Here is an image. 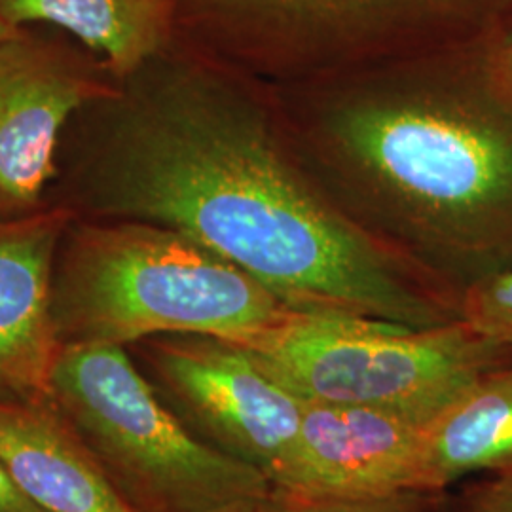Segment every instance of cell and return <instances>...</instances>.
I'll list each match as a JSON object with an SVG mask.
<instances>
[{
  "label": "cell",
  "mask_w": 512,
  "mask_h": 512,
  "mask_svg": "<svg viewBox=\"0 0 512 512\" xmlns=\"http://www.w3.org/2000/svg\"><path fill=\"white\" fill-rule=\"evenodd\" d=\"M48 202L177 230L289 310L429 329L461 294L368 238L310 177L272 88L181 38L69 120Z\"/></svg>",
  "instance_id": "obj_1"
},
{
  "label": "cell",
  "mask_w": 512,
  "mask_h": 512,
  "mask_svg": "<svg viewBox=\"0 0 512 512\" xmlns=\"http://www.w3.org/2000/svg\"><path fill=\"white\" fill-rule=\"evenodd\" d=\"M497 35L272 88L336 209L459 294L512 270V84Z\"/></svg>",
  "instance_id": "obj_2"
},
{
  "label": "cell",
  "mask_w": 512,
  "mask_h": 512,
  "mask_svg": "<svg viewBox=\"0 0 512 512\" xmlns=\"http://www.w3.org/2000/svg\"><path fill=\"white\" fill-rule=\"evenodd\" d=\"M287 311L255 277L160 224L73 217L55 253L52 317L61 346L131 348L164 334L239 344Z\"/></svg>",
  "instance_id": "obj_3"
},
{
  "label": "cell",
  "mask_w": 512,
  "mask_h": 512,
  "mask_svg": "<svg viewBox=\"0 0 512 512\" xmlns=\"http://www.w3.org/2000/svg\"><path fill=\"white\" fill-rule=\"evenodd\" d=\"M175 37L287 88L499 33L512 0H165Z\"/></svg>",
  "instance_id": "obj_4"
},
{
  "label": "cell",
  "mask_w": 512,
  "mask_h": 512,
  "mask_svg": "<svg viewBox=\"0 0 512 512\" xmlns=\"http://www.w3.org/2000/svg\"><path fill=\"white\" fill-rule=\"evenodd\" d=\"M52 401L135 512H266L275 488L194 435L128 348L59 351Z\"/></svg>",
  "instance_id": "obj_5"
},
{
  "label": "cell",
  "mask_w": 512,
  "mask_h": 512,
  "mask_svg": "<svg viewBox=\"0 0 512 512\" xmlns=\"http://www.w3.org/2000/svg\"><path fill=\"white\" fill-rule=\"evenodd\" d=\"M239 346L306 403L368 406L421 425L439 418L486 374L512 363L509 349L463 319L412 329L291 310Z\"/></svg>",
  "instance_id": "obj_6"
},
{
  "label": "cell",
  "mask_w": 512,
  "mask_h": 512,
  "mask_svg": "<svg viewBox=\"0 0 512 512\" xmlns=\"http://www.w3.org/2000/svg\"><path fill=\"white\" fill-rule=\"evenodd\" d=\"M128 349L194 435L266 476L275 492H291L304 403L247 349L205 334H164Z\"/></svg>",
  "instance_id": "obj_7"
},
{
  "label": "cell",
  "mask_w": 512,
  "mask_h": 512,
  "mask_svg": "<svg viewBox=\"0 0 512 512\" xmlns=\"http://www.w3.org/2000/svg\"><path fill=\"white\" fill-rule=\"evenodd\" d=\"M114 82L99 55L54 27L0 38V220L48 203L63 131Z\"/></svg>",
  "instance_id": "obj_8"
},
{
  "label": "cell",
  "mask_w": 512,
  "mask_h": 512,
  "mask_svg": "<svg viewBox=\"0 0 512 512\" xmlns=\"http://www.w3.org/2000/svg\"><path fill=\"white\" fill-rule=\"evenodd\" d=\"M302 403L293 488L281 494H427V425L368 406Z\"/></svg>",
  "instance_id": "obj_9"
},
{
  "label": "cell",
  "mask_w": 512,
  "mask_h": 512,
  "mask_svg": "<svg viewBox=\"0 0 512 512\" xmlns=\"http://www.w3.org/2000/svg\"><path fill=\"white\" fill-rule=\"evenodd\" d=\"M71 209L48 202L0 220V403L52 399L61 351L52 317V275Z\"/></svg>",
  "instance_id": "obj_10"
},
{
  "label": "cell",
  "mask_w": 512,
  "mask_h": 512,
  "mask_svg": "<svg viewBox=\"0 0 512 512\" xmlns=\"http://www.w3.org/2000/svg\"><path fill=\"white\" fill-rule=\"evenodd\" d=\"M0 459L48 512H135L52 399L0 403Z\"/></svg>",
  "instance_id": "obj_11"
},
{
  "label": "cell",
  "mask_w": 512,
  "mask_h": 512,
  "mask_svg": "<svg viewBox=\"0 0 512 512\" xmlns=\"http://www.w3.org/2000/svg\"><path fill=\"white\" fill-rule=\"evenodd\" d=\"M0 23L54 27L99 55L114 78L175 38L165 0H0Z\"/></svg>",
  "instance_id": "obj_12"
},
{
  "label": "cell",
  "mask_w": 512,
  "mask_h": 512,
  "mask_svg": "<svg viewBox=\"0 0 512 512\" xmlns=\"http://www.w3.org/2000/svg\"><path fill=\"white\" fill-rule=\"evenodd\" d=\"M480 473L512 475V363L495 368L425 431V490Z\"/></svg>",
  "instance_id": "obj_13"
},
{
  "label": "cell",
  "mask_w": 512,
  "mask_h": 512,
  "mask_svg": "<svg viewBox=\"0 0 512 512\" xmlns=\"http://www.w3.org/2000/svg\"><path fill=\"white\" fill-rule=\"evenodd\" d=\"M461 319L512 353V270L488 275L461 293Z\"/></svg>",
  "instance_id": "obj_14"
},
{
  "label": "cell",
  "mask_w": 512,
  "mask_h": 512,
  "mask_svg": "<svg viewBox=\"0 0 512 512\" xmlns=\"http://www.w3.org/2000/svg\"><path fill=\"white\" fill-rule=\"evenodd\" d=\"M421 492L376 495H293L275 492L266 512H425Z\"/></svg>",
  "instance_id": "obj_15"
},
{
  "label": "cell",
  "mask_w": 512,
  "mask_h": 512,
  "mask_svg": "<svg viewBox=\"0 0 512 512\" xmlns=\"http://www.w3.org/2000/svg\"><path fill=\"white\" fill-rule=\"evenodd\" d=\"M465 512H512V476H495L492 482L478 486Z\"/></svg>",
  "instance_id": "obj_16"
},
{
  "label": "cell",
  "mask_w": 512,
  "mask_h": 512,
  "mask_svg": "<svg viewBox=\"0 0 512 512\" xmlns=\"http://www.w3.org/2000/svg\"><path fill=\"white\" fill-rule=\"evenodd\" d=\"M0 512H48L37 505L0 459Z\"/></svg>",
  "instance_id": "obj_17"
},
{
  "label": "cell",
  "mask_w": 512,
  "mask_h": 512,
  "mask_svg": "<svg viewBox=\"0 0 512 512\" xmlns=\"http://www.w3.org/2000/svg\"><path fill=\"white\" fill-rule=\"evenodd\" d=\"M497 52H499L503 71L509 76L512 84V19L497 35Z\"/></svg>",
  "instance_id": "obj_18"
},
{
  "label": "cell",
  "mask_w": 512,
  "mask_h": 512,
  "mask_svg": "<svg viewBox=\"0 0 512 512\" xmlns=\"http://www.w3.org/2000/svg\"><path fill=\"white\" fill-rule=\"evenodd\" d=\"M16 27H8V25H4V23H0V38L6 37L8 33H12Z\"/></svg>",
  "instance_id": "obj_19"
},
{
  "label": "cell",
  "mask_w": 512,
  "mask_h": 512,
  "mask_svg": "<svg viewBox=\"0 0 512 512\" xmlns=\"http://www.w3.org/2000/svg\"><path fill=\"white\" fill-rule=\"evenodd\" d=\"M512 476V475H511Z\"/></svg>",
  "instance_id": "obj_20"
}]
</instances>
